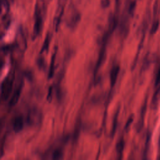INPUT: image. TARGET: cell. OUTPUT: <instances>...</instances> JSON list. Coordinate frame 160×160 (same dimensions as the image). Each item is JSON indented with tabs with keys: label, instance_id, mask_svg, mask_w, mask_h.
I'll list each match as a JSON object with an SVG mask.
<instances>
[{
	"label": "cell",
	"instance_id": "6da1fadb",
	"mask_svg": "<svg viewBox=\"0 0 160 160\" xmlns=\"http://www.w3.org/2000/svg\"><path fill=\"white\" fill-rule=\"evenodd\" d=\"M81 19V15L79 12H74L70 16L68 21V26L71 29H74L78 22H79Z\"/></svg>",
	"mask_w": 160,
	"mask_h": 160
},
{
	"label": "cell",
	"instance_id": "7a4b0ae2",
	"mask_svg": "<svg viewBox=\"0 0 160 160\" xmlns=\"http://www.w3.org/2000/svg\"><path fill=\"white\" fill-rule=\"evenodd\" d=\"M24 126V118L22 116H16L12 122V128L15 132L20 131Z\"/></svg>",
	"mask_w": 160,
	"mask_h": 160
},
{
	"label": "cell",
	"instance_id": "3957f363",
	"mask_svg": "<svg viewBox=\"0 0 160 160\" xmlns=\"http://www.w3.org/2000/svg\"><path fill=\"white\" fill-rule=\"evenodd\" d=\"M119 66H115L114 67L112 68V69L111 71L110 72V83H111V86L112 87H113L114 86V84L117 81V78L119 72Z\"/></svg>",
	"mask_w": 160,
	"mask_h": 160
},
{
	"label": "cell",
	"instance_id": "277c9868",
	"mask_svg": "<svg viewBox=\"0 0 160 160\" xmlns=\"http://www.w3.org/2000/svg\"><path fill=\"white\" fill-rule=\"evenodd\" d=\"M22 84H20L19 86V87L16 89V91H14L13 95L12 96V97L10 99L9 106H12L18 102V101L19 99L20 95H21V91H22Z\"/></svg>",
	"mask_w": 160,
	"mask_h": 160
},
{
	"label": "cell",
	"instance_id": "5b68a950",
	"mask_svg": "<svg viewBox=\"0 0 160 160\" xmlns=\"http://www.w3.org/2000/svg\"><path fill=\"white\" fill-rule=\"evenodd\" d=\"M42 18L40 15L37 14L36 20H35L34 26V35L35 37L38 36V34H39L42 28Z\"/></svg>",
	"mask_w": 160,
	"mask_h": 160
},
{
	"label": "cell",
	"instance_id": "8992f818",
	"mask_svg": "<svg viewBox=\"0 0 160 160\" xmlns=\"http://www.w3.org/2000/svg\"><path fill=\"white\" fill-rule=\"evenodd\" d=\"M4 83L5 85L2 84V96H4L5 99H6L9 96V93L11 92V90L12 86V81H11L10 82L6 81V82H4Z\"/></svg>",
	"mask_w": 160,
	"mask_h": 160
},
{
	"label": "cell",
	"instance_id": "52a82bcc",
	"mask_svg": "<svg viewBox=\"0 0 160 160\" xmlns=\"http://www.w3.org/2000/svg\"><path fill=\"white\" fill-rule=\"evenodd\" d=\"M63 12H64V8L63 6H60L59 7V8L58 9V12H57V15L55 17V26H56V29H58V26H59V24L61 22V18H62V14H63Z\"/></svg>",
	"mask_w": 160,
	"mask_h": 160
},
{
	"label": "cell",
	"instance_id": "ba28073f",
	"mask_svg": "<svg viewBox=\"0 0 160 160\" xmlns=\"http://www.w3.org/2000/svg\"><path fill=\"white\" fill-rule=\"evenodd\" d=\"M104 55H105V50H104V49H102L101 51V52H100L99 56V58H98V61L97 64H96V71H98V69H99V66L101 65L102 62H103L104 59Z\"/></svg>",
	"mask_w": 160,
	"mask_h": 160
},
{
	"label": "cell",
	"instance_id": "9c48e42d",
	"mask_svg": "<svg viewBox=\"0 0 160 160\" xmlns=\"http://www.w3.org/2000/svg\"><path fill=\"white\" fill-rule=\"evenodd\" d=\"M155 85H156V87L157 88H156V91L154 96L156 97L157 94L159 93V92L160 91V67L159 68V71H158V72L157 76H156Z\"/></svg>",
	"mask_w": 160,
	"mask_h": 160
},
{
	"label": "cell",
	"instance_id": "30bf717a",
	"mask_svg": "<svg viewBox=\"0 0 160 160\" xmlns=\"http://www.w3.org/2000/svg\"><path fill=\"white\" fill-rule=\"evenodd\" d=\"M55 58H56V53L54 54L51 58V62L49 73V78H52L54 73V65H55Z\"/></svg>",
	"mask_w": 160,
	"mask_h": 160
},
{
	"label": "cell",
	"instance_id": "8fae6325",
	"mask_svg": "<svg viewBox=\"0 0 160 160\" xmlns=\"http://www.w3.org/2000/svg\"><path fill=\"white\" fill-rule=\"evenodd\" d=\"M62 152L61 149H56L52 153V159H59L62 158Z\"/></svg>",
	"mask_w": 160,
	"mask_h": 160
},
{
	"label": "cell",
	"instance_id": "7c38bea8",
	"mask_svg": "<svg viewBox=\"0 0 160 160\" xmlns=\"http://www.w3.org/2000/svg\"><path fill=\"white\" fill-rule=\"evenodd\" d=\"M44 44H43V46L42 47V49H41V52H42L44 51L45 50H47L48 48V46H49V40H50V38H49V34H48L46 36V39H44Z\"/></svg>",
	"mask_w": 160,
	"mask_h": 160
},
{
	"label": "cell",
	"instance_id": "4fadbf2b",
	"mask_svg": "<svg viewBox=\"0 0 160 160\" xmlns=\"http://www.w3.org/2000/svg\"><path fill=\"white\" fill-rule=\"evenodd\" d=\"M124 149V141L123 140L119 141L116 145V150L118 152H121Z\"/></svg>",
	"mask_w": 160,
	"mask_h": 160
},
{
	"label": "cell",
	"instance_id": "5bb4252c",
	"mask_svg": "<svg viewBox=\"0 0 160 160\" xmlns=\"http://www.w3.org/2000/svg\"><path fill=\"white\" fill-rule=\"evenodd\" d=\"M111 2V0H100V4L102 8H107Z\"/></svg>",
	"mask_w": 160,
	"mask_h": 160
},
{
	"label": "cell",
	"instance_id": "9a60e30c",
	"mask_svg": "<svg viewBox=\"0 0 160 160\" xmlns=\"http://www.w3.org/2000/svg\"><path fill=\"white\" fill-rule=\"evenodd\" d=\"M38 66L39 67V68H42V67H43L44 66V60L42 58H39L38 61Z\"/></svg>",
	"mask_w": 160,
	"mask_h": 160
},
{
	"label": "cell",
	"instance_id": "2e32d148",
	"mask_svg": "<svg viewBox=\"0 0 160 160\" xmlns=\"http://www.w3.org/2000/svg\"><path fill=\"white\" fill-rule=\"evenodd\" d=\"M132 117H131V118L128 119V121H127V122H126V126H125V128H126V129H127V128H128V126H129V124H131V122H132Z\"/></svg>",
	"mask_w": 160,
	"mask_h": 160
},
{
	"label": "cell",
	"instance_id": "e0dca14e",
	"mask_svg": "<svg viewBox=\"0 0 160 160\" xmlns=\"http://www.w3.org/2000/svg\"><path fill=\"white\" fill-rule=\"evenodd\" d=\"M120 1H121V0H116V4H119Z\"/></svg>",
	"mask_w": 160,
	"mask_h": 160
},
{
	"label": "cell",
	"instance_id": "ac0fdd59",
	"mask_svg": "<svg viewBox=\"0 0 160 160\" xmlns=\"http://www.w3.org/2000/svg\"><path fill=\"white\" fill-rule=\"evenodd\" d=\"M159 147H160V138H159Z\"/></svg>",
	"mask_w": 160,
	"mask_h": 160
}]
</instances>
